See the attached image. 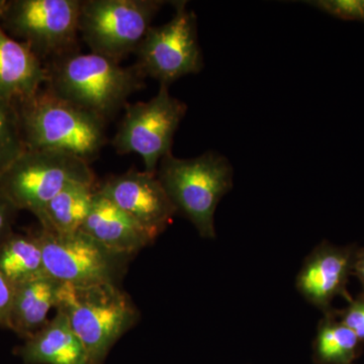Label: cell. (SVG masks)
Returning a JSON list of instances; mask_svg holds the SVG:
<instances>
[{"label": "cell", "instance_id": "7a4b0ae2", "mask_svg": "<svg viewBox=\"0 0 364 364\" xmlns=\"http://www.w3.org/2000/svg\"><path fill=\"white\" fill-rule=\"evenodd\" d=\"M16 107L26 150L68 153L90 164L107 142V122L47 87Z\"/></svg>", "mask_w": 364, "mask_h": 364}, {"label": "cell", "instance_id": "44dd1931", "mask_svg": "<svg viewBox=\"0 0 364 364\" xmlns=\"http://www.w3.org/2000/svg\"><path fill=\"white\" fill-rule=\"evenodd\" d=\"M308 4L342 20L364 23V1L361 0H320Z\"/></svg>", "mask_w": 364, "mask_h": 364}, {"label": "cell", "instance_id": "ffe728a7", "mask_svg": "<svg viewBox=\"0 0 364 364\" xmlns=\"http://www.w3.org/2000/svg\"><path fill=\"white\" fill-rule=\"evenodd\" d=\"M26 151L16 104L0 98V174Z\"/></svg>", "mask_w": 364, "mask_h": 364}, {"label": "cell", "instance_id": "30bf717a", "mask_svg": "<svg viewBox=\"0 0 364 364\" xmlns=\"http://www.w3.org/2000/svg\"><path fill=\"white\" fill-rule=\"evenodd\" d=\"M186 112V102L172 97L168 86L160 85L149 102L126 105L112 146L117 154L140 155L145 171L156 174L162 158L171 152L174 135Z\"/></svg>", "mask_w": 364, "mask_h": 364}, {"label": "cell", "instance_id": "7c38bea8", "mask_svg": "<svg viewBox=\"0 0 364 364\" xmlns=\"http://www.w3.org/2000/svg\"><path fill=\"white\" fill-rule=\"evenodd\" d=\"M358 247L333 245L323 241L306 258L296 277V289L313 306L323 313L332 310V301L342 296L350 301L347 291Z\"/></svg>", "mask_w": 364, "mask_h": 364}, {"label": "cell", "instance_id": "cb8c5ba5", "mask_svg": "<svg viewBox=\"0 0 364 364\" xmlns=\"http://www.w3.org/2000/svg\"><path fill=\"white\" fill-rule=\"evenodd\" d=\"M14 287L0 273V328L9 329V316L13 305Z\"/></svg>", "mask_w": 364, "mask_h": 364}, {"label": "cell", "instance_id": "3957f363", "mask_svg": "<svg viewBox=\"0 0 364 364\" xmlns=\"http://www.w3.org/2000/svg\"><path fill=\"white\" fill-rule=\"evenodd\" d=\"M234 170L227 157L214 151L189 159L168 153L156 171L158 181L179 213L203 238L215 239V212L233 188Z\"/></svg>", "mask_w": 364, "mask_h": 364}, {"label": "cell", "instance_id": "6da1fadb", "mask_svg": "<svg viewBox=\"0 0 364 364\" xmlns=\"http://www.w3.org/2000/svg\"><path fill=\"white\" fill-rule=\"evenodd\" d=\"M45 68L48 90L107 123L146 85L145 76L135 65L122 66L95 53H70L48 62Z\"/></svg>", "mask_w": 364, "mask_h": 364}, {"label": "cell", "instance_id": "277c9868", "mask_svg": "<svg viewBox=\"0 0 364 364\" xmlns=\"http://www.w3.org/2000/svg\"><path fill=\"white\" fill-rule=\"evenodd\" d=\"M57 311L87 352L90 364H102L117 340L136 324L139 311L119 286L62 284Z\"/></svg>", "mask_w": 364, "mask_h": 364}, {"label": "cell", "instance_id": "ac0fdd59", "mask_svg": "<svg viewBox=\"0 0 364 364\" xmlns=\"http://www.w3.org/2000/svg\"><path fill=\"white\" fill-rule=\"evenodd\" d=\"M0 273L14 287L46 275L38 232L13 233L0 244Z\"/></svg>", "mask_w": 364, "mask_h": 364}, {"label": "cell", "instance_id": "52a82bcc", "mask_svg": "<svg viewBox=\"0 0 364 364\" xmlns=\"http://www.w3.org/2000/svg\"><path fill=\"white\" fill-rule=\"evenodd\" d=\"M164 4L160 0H85L79 33L91 53L119 62L136 51Z\"/></svg>", "mask_w": 364, "mask_h": 364}, {"label": "cell", "instance_id": "d6986e66", "mask_svg": "<svg viewBox=\"0 0 364 364\" xmlns=\"http://www.w3.org/2000/svg\"><path fill=\"white\" fill-rule=\"evenodd\" d=\"M363 344L332 309L318 323L313 344L314 363L352 364L360 355Z\"/></svg>", "mask_w": 364, "mask_h": 364}, {"label": "cell", "instance_id": "9a60e30c", "mask_svg": "<svg viewBox=\"0 0 364 364\" xmlns=\"http://www.w3.org/2000/svg\"><path fill=\"white\" fill-rule=\"evenodd\" d=\"M20 354L26 364H90L82 342L63 313L26 340Z\"/></svg>", "mask_w": 364, "mask_h": 364}, {"label": "cell", "instance_id": "5bb4252c", "mask_svg": "<svg viewBox=\"0 0 364 364\" xmlns=\"http://www.w3.org/2000/svg\"><path fill=\"white\" fill-rule=\"evenodd\" d=\"M46 81L43 62L0 26V98L16 104L33 97Z\"/></svg>", "mask_w": 364, "mask_h": 364}, {"label": "cell", "instance_id": "d4e9b609", "mask_svg": "<svg viewBox=\"0 0 364 364\" xmlns=\"http://www.w3.org/2000/svg\"><path fill=\"white\" fill-rule=\"evenodd\" d=\"M352 274L355 275L360 282L363 293H364V248H358L356 250Z\"/></svg>", "mask_w": 364, "mask_h": 364}, {"label": "cell", "instance_id": "8992f818", "mask_svg": "<svg viewBox=\"0 0 364 364\" xmlns=\"http://www.w3.org/2000/svg\"><path fill=\"white\" fill-rule=\"evenodd\" d=\"M97 186L90 164L68 153L26 150L0 174V191L18 210L39 212L69 186Z\"/></svg>", "mask_w": 364, "mask_h": 364}, {"label": "cell", "instance_id": "9c48e42d", "mask_svg": "<svg viewBox=\"0 0 364 364\" xmlns=\"http://www.w3.org/2000/svg\"><path fill=\"white\" fill-rule=\"evenodd\" d=\"M173 18L159 26H151L136 49L134 64L145 77L169 86L205 66L198 35V18L186 1H174Z\"/></svg>", "mask_w": 364, "mask_h": 364}, {"label": "cell", "instance_id": "603a6c76", "mask_svg": "<svg viewBox=\"0 0 364 364\" xmlns=\"http://www.w3.org/2000/svg\"><path fill=\"white\" fill-rule=\"evenodd\" d=\"M18 212L20 210L0 191V244L14 233L13 225Z\"/></svg>", "mask_w": 364, "mask_h": 364}, {"label": "cell", "instance_id": "5b68a950", "mask_svg": "<svg viewBox=\"0 0 364 364\" xmlns=\"http://www.w3.org/2000/svg\"><path fill=\"white\" fill-rule=\"evenodd\" d=\"M81 0H2L0 26L43 62L77 52Z\"/></svg>", "mask_w": 364, "mask_h": 364}, {"label": "cell", "instance_id": "4fadbf2b", "mask_svg": "<svg viewBox=\"0 0 364 364\" xmlns=\"http://www.w3.org/2000/svg\"><path fill=\"white\" fill-rule=\"evenodd\" d=\"M80 231L116 252L136 256L154 242L140 225L95 191L90 215Z\"/></svg>", "mask_w": 364, "mask_h": 364}, {"label": "cell", "instance_id": "8fae6325", "mask_svg": "<svg viewBox=\"0 0 364 364\" xmlns=\"http://www.w3.org/2000/svg\"><path fill=\"white\" fill-rule=\"evenodd\" d=\"M97 189L135 220L153 240L165 231L177 214L156 174L130 170L109 177Z\"/></svg>", "mask_w": 364, "mask_h": 364}, {"label": "cell", "instance_id": "e0dca14e", "mask_svg": "<svg viewBox=\"0 0 364 364\" xmlns=\"http://www.w3.org/2000/svg\"><path fill=\"white\" fill-rule=\"evenodd\" d=\"M97 188V186L76 183L63 189L36 213L41 229L56 235L80 231L90 215Z\"/></svg>", "mask_w": 364, "mask_h": 364}, {"label": "cell", "instance_id": "7402d4cb", "mask_svg": "<svg viewBox=\"0 0 364 364\" xmlns=\"http://www.w3.org/2000/svg\"><path fill=\"white\" fill-rule=\"evenodd\" d=\"M340 320L364 343V293L349 301L344 310H335Z\"/></svg>", "mask_w": 364, "mask_h": 364}, {"label": "cell", "instance_id": "ba28073f", "mask_svg": "<svg viewBox=\"0 0 364 364\" xmlns=\"http://www.w3.org/2000/svg\"><path fill=\"white\" fill-rule=\"evenodd\" d=\"M46 274L73 287L119 286L134 256L105 247L85 232L67 235L38 231Z\"/></svg>", "mask_w": 364, "mask_h": 364}, {"label": "cell", "instance_id": "2e32d148", "mask_svg": "<svg viewBox=\"0 0 364 364\" xmlns=\"http://www.w3.org/2000/svg\"><path fill=\"white\" fill-rule=\"evenodd\" d=\"M62 284L46 274L14 287L9 330L26 340L45 327L50 311L58 304Z\"/></svg>", "mask_w": 364, "mask_h": 364}]
</instances>
